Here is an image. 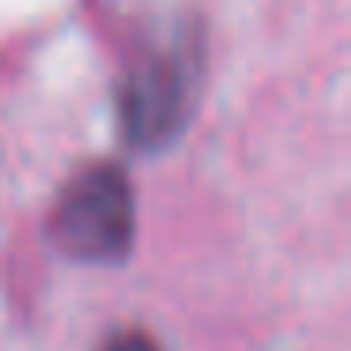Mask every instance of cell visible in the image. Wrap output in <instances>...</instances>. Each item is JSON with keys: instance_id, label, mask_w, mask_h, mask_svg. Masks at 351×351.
Segmentation results:
<instances>
[{"instance_id": "1", "label": "cell", "mask_w": 351, "mask_h": 351, "mask_svg": "<svg viewBox=\"0 0 351 351\" xmlns=\"http://www.w3.org/2000/svg\"><path fill=\"white\" fill-rule=\"evenodd\" d=\"M200 95V46L193 34H170L132 61L117 91L121 136L136 152H162L189 125Z\"/></svg>"}, {"instance_id": "3", "label": "cell", "mask_w": 351, "mask_h": 351, "mask_svg": "<svg viewBox=\"0 0 351 351\" xmlns=\"http://www.w3.org/2000/svg\"><path fill=\"white\" fill-rule=\"evenodd\" d=\"M102 351H159V343H155L152 336H144V332H121V336H114Z\"/></svg>"}, {"instance_id": "2", "label": "cell", "mask_w": 351, "mask_h": 351, "mask_svg": "<svg viewBox=\"0 0 351 351\" xmlns=\"http://www.w3.org/2000/svg\"><path fill=\"white\" fill-rule=\"evenodd\" d=\"M49 238L69 261L117 265L136 242V197L121 167L91 162L76 170L49 215Z\"/></svg>"}]
</instances>
